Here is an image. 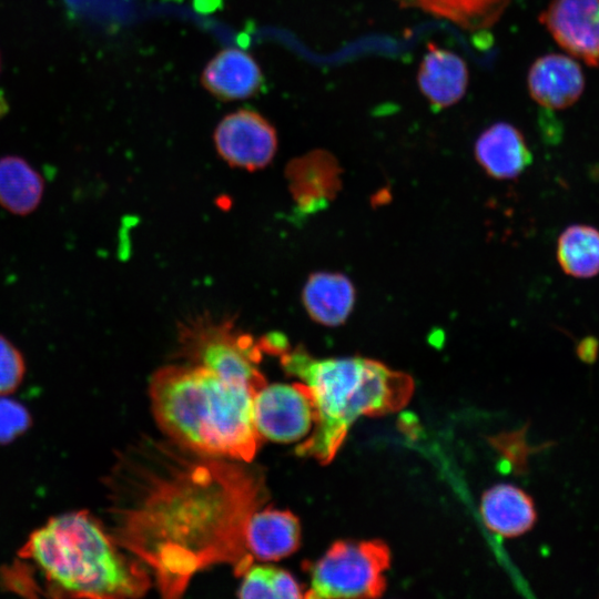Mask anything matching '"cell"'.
Returning a JSON list of instances; mask_svg holds the SVG:
<instances>
[{"label": "cell", "instance_id": "cell-1", "mask_svg": "<svg viewBox=\"0 0 599 599\" xmlns=\"http://www.w3.org/2000/svg\"><path fill=\"white\" fill-rule=\"evenodd\" d=\"M245 464L170 438L140 439L115 459L104 481V525L151 570L162 596H181L212 565H232L242 576L253 564L245 527L267 489L264 475Z\"/></svg>", "mask_w": 599, "mask_h": 599}, {"label": "cell", "instance_id": "cell-2", "mask_svg": "<svg viewBox=\"0 0 599 599\" xmlns=\"http://www.w3.org/2000/svg\"><path fill=\"white\" fill-rule=\"evenodd\" d=\"M0 581L23 596L95 599L141 597L152 582L89 510L55 515L34 529Z\"/></svg>", "mask_w": 599, "mask_h": 599}, {"label": "cell", "instance_id": "cell-3", "mask_svg": "<svg viewBox=\"0 0 599 599\" xmlns=\"http://www.w3.org/2000/svg\"><path fill=\"white\" fill-rule=\"evenodd\" d=\"M251 386L200 365H169L151 377L150 398L171 440L211 456L250 463L260 446Z\"/></svg>", "mask_w": 599, "mask_h": 599}, {"label": "cell", "instance_id": "cell-4", "mask_svg": "<svg viewBox=\"0 0 599 599\" xmlns=\"http://www.w3.org/2000/svg\"><path fill=\"white\" fill-rule=\"evenodd\" d=\"M284 370L298 377L311 392L315 423L295 453L322 465L333 460L351 426L359 417H376L404 408L413 393V378L365 357L315 358L303 347L285 348Z\"/></svg>", "mask_w": 599, "mask_h": 599}, {"label": "cell", "instance_id": "cell-5", "mask_svg": "<svg viewBox=\"0 0 599 599\" xmlns=\"http://www.w3.org/2000/svg\"><path fill=\"white\" fill-rule=\"evenodd\" d=\"M390 551L382 540H338L309 566L306 598H377L386 589Z\"/></svg>", "mask_w": 599, "mask_h": 599}, {"label": "cell", "instance_id": "cell-6", "mask_svg": "<svg viewBox=\"0 0 599 599\" xmlns=\"http://www.w3.org/2000/svg\"><path fill=\"white\" fill-rule=\"evenodd\" d=\"M180 344L191 364L246 384L256 392L266 384L258 368L261 343L237 331L232 321L215 322L201 316L180 325Z\"/></svg>", "mask_w": 599, "mask_h": 599}, {"label": "cell", "instance_id": "cell-7", "mask_svg": "<svg viewBox=\"0 0 599 599\" xmlns=\"http://www.w3.org/2000/svg\"><path fill=\"white\" fill-rule=\"evenodd\" d=\"M253 422L261 437L292 443L306 437L315 423V407L304 383L265 384L253 397Z\"/></svg>", "mask_w": 599, "mask_h": 599}, {"label": "cell", "instance_id": "cell-8", "mask_svg": "<svg viewBox=\"0 0 599 599\" xmlns=\"http://www.w3.org/2000/svg\"><path fill=\"white\" fill-rule=\"evenodd\" d=\"M220 156L231 166L255 171L271 163L277 149L274 126L260 113L240 109L222 119L214 131Z\"/></svg>", "mask_w": 599, "mask_h": 599}, {"label": "cell", "instance_id": "cell-9", "mask_svg": "<svg viewBox=\"0 0 599 599\" xmlns=\"http://www.w3.org/2000/svg\"><path fill=\"white\" fill-rule=\"evenodd\" d=\"M539 21L569 55L599 67V0H551Z\"/></svg>", "mask_w": 599, "mask_h": 599}, {"label": "cell", "instance_id": "cell-10", "mask_svg": "<svg viewBox=\"0 0 599 599\" xmlns=\"http://www.w3.org/2000/svg\"><path fill=\"white\" fill-rule=\"evenodd\" d=\"M585 75L577 59L548 53L534 61L527 74L530 97L539 105L562 110L575 104L585 89Z\"/></svg>", "mask_w": 599, "mask_h": 599}, {"label": "cell", "instance_id": "cell-11", "mask_svg": "<svg viewBox=\"0 0 599 599\" xmlns=\"http://www.w3.org/2000/svg\"><path fill=\"white\" fill-rule=\"evenodd\" d=\"M339 172L336 159L324 150L292 160L286 177L300 209L309 213L326 206L338 190Z\"/></svg>", "mask_w": 599, "mask_h": 599}, {"label": "cell", "instance_id": "cell-12", "mask_svg": "<svg viewBox=\"0 0 599 599\" xmlns=\"http://www.w3.org/2000/svg\"><path fill=\"white\" fill-rule=\"evenodd\" d=\"M427 49L417 72L418 88L435 110L451 106L466 93L467 64L455 52L435 43H428Z\"/></svg>", "mask_w": 599, "mask_h": 599}, {"label": "cell", "instance_id": "cell-13", "mask_svg": "<svg viewBox=\"0 0 599 599\" xmlns=\"http://www.w3.org/2000/svg\"><path fill=\"white\" fill-rule=\"evenodd\" d=\"M203 87L223 101L253 97L263 84L261 68L247 52L227 48L220 51L202 73Z\"/></svg>", "mask_w": 599, "mask_h": 599}, {"label": "cell", "instance_id": "cell-14", "mask_svg": "<svg viewBox=\"0 0 599 599\" xmlns=\"http://www.w3.org/2000/svg\"><path fill=\"white\" fill-rule=\"evenodd\" d=\"M480 166L498 180L515 179L531 163V152L522 133L512 124L496 122L475 143Z\"/></svg>", "mask_w": 599, "mask_h": 599}, {"label": "cell", "instance_id": "cell-15", "mask_svg": "<svg viewBox=\"0 0 599 599\" xmlns=\"http://www.w3.org/2000/svg\"><path fill=\"white\" fill-rule=\"evenodd\" d=\"M245 542L252 556L261 560H278L300 547V521L287 510L257 509L247 520Z\"/></svg>", "mask_w": 599, "mask_h": 599}, {"label": "cell", "instance_id": "cell-16", "mask_svg": "<svg viewBox=\"0 0 599 599\" xmlns=\"http://www.w3.org/2000/svg\"><path fill=\"white\" fill-rule=\"evenodd\" d=\"M480 515L489 530L507 538L527 532L537 518L532 499L509 484L496 485L483 495Z\"/></svg>", "mask_w": 599, "mask_h": 599}, {"label": "cell", "instance_id": "cell-17", "mask_svg": "<svg viewBox=\"0 0 599 599\" xmlns=\"http://www.w3.org/2000/svg\"><path fill=\"white\" fill-rule=\"evenodd\" d=\"M355 288L343 274L317 272L306 281L302 301L313 321L337 326L347 319L355 304Z\"/></svg>", "mask_w": 599, "mask_h": 599}, {"label": "cell", "instance_id": "cell-18", "mask_svg": "<svg viewBox=\"0 0 599 599\" xmlns=\"http://www.w3.org/2000/svg\"><path fill=\"white\" fill-rule=\"evenodd\" d=\"M44 194L43 176L23 158H0V206L13 215L34 212Z\"/></svg>", "mask_w": 599, "mask_h": 599}, {"label": "cell", "instance_id": "cell-19", "mask_svg": "<svg viewBox=\"0 0 599 599\" xmlns=\"http://www.w3.org/2000/svg\"><path fill=\"white\" fill-rule=\"evenodd\" d=\"M400 8L415 9L444 19L466 31L491 28L511 0H394Z\"/></svg>", "mask_w": 599, "mask_h": 599}, {"label": "cell", "instance_id": "cell-20", "mask_svg": "<svg viewBox=\"0 0 599 599\" xmlns=\"http://www.w3.org/2000/svg\"><path fill=\"white\" fill-rule=\"evenodd\" d=\"M557 258L561 270L575 278L599 273V230L583 224L570 225L560 234Z\"/></svg>", "mask_w": 599, "mask_h": 599}, {"label": "cell", "instance_id": "cell-21", "mask_svg": "<svg viewBox=\"0 0 599 599\" xmlns=\"http://www.w3.org/2000/svg\"><path fill=\"white\" fill-rule=\"evenodd\" d=\"M240 598H302V588L287 571L273 566H254L242 575Z\"/></svg>", "mask_w": 599, "mask_h": 599}, {"label": "cell", "instance_id": "cell-22", "mask_svg": "<svg viewBox=\"0 0 599 599\" xmlns=\"http://www.w3.org/2000/svg\"><path fill=\"white\" fill-rule=\"evenodd\" d=\"M26 361L20 349L0 334V395H10L21 385Z\"/></svg>", "mask_w": 599, "mask_h": 599}, {"label": "cell", "instance_id": "cell-23", "mask_svg": "<svg viewBox=\"0 0 599 599\" xmlns=\"http://www.w3.org/2000/svg\"><path fill=\"white\" fill-rule=\"evenodd\" d=\"M31 424V415L24 405L8 395H0V445L16 440Z\"/></svg>", "mask_w": 599, "mask_h": 599}]
</instances>
